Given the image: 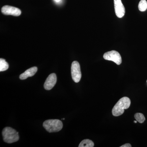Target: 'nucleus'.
Segmentation results:
<instances>
[{
    "label": "nucleus",
    "mask_w": 147,
    "mask_h": 147,
    "mask_svg": "<svg viewBox=\"0 0 147 147\" xmlns=\"http://www.w3.org/2000/svg\"><path fill=\"white\" fill-rule=\"evenodd\" d=\"M71 75L72 79L75 83H79L82 78V73L80 64L77 61H74L71 65Z\"/></svg>",
    "instance_id": "20e7f679"
},
{
    "label": "nucleus",
    "mask_w": 147,
    "mask_h": 147,
    "mask_svg": "<svg viewBox=\"0 0 147 147\" xmlns=\"http://www.w3.org/2000/svg\"><path fill=\"white\" fill-rule=\"evenodd\" d=\"M9 68L8 63L4 59H0V71H3L7 70Z\"/></svg>",
    "instance_id": "9b49d317"
},
{
    "label": "nucleus",
    "mask_w": 147,
    "mask_h": 147,
    "mask_svg": "<svg viewBox=\"0 0 147 147\" xmlns=\"http://www.w3.org/2000/svg\"><path fill=\"white\" fill-rule=\"evenodd\" d=\"M4 141L8 144H11L17 142L19 140L18 132L10 127H6L2 131Z\"/></svg>",
    "instance_id": "f03ea898"
},
{
    "label": "nucleus",
    "mask_w": 147,
    "mask_h": 147,
    "mask_svg": "<svg viewBox=\"0 0 147 147\" xmlns=\"http://www.w3.org/2000/svg\"><path fill=\"white\" fill-rule=\"evenodd\" d=\"M115 12L118 18H121L124 16L125 8L121 0H114Z\"/></svg>",
    "instance_id": "0eeeda50"
},
{
    "label": "nucleus",
    "mask_w": 147,
    "mask_h": 147,
    "mask_svg": "<svg viewBox=\"0 0 147 147\" xmlns=\"http://www.w3.org/2000/svg\"><path fill=\"white\" fill-rule=\"evenodd\" d=\"M1 12L4 15L15 16H20L21 13L19 9L9 5L4 6L1 9Z\"/></svg>",
    "instance_id": "423d86ee"
},
{
    "label": "nucleus",
    "mask_w": 147,
    "mask_h": 147,
    "mask_svg": "<svg viewBox=\"0 0 147 147\" xmlns=\"http://www.w3.org/2000/svg\"><path fill=\"white\" fill-rule=\"evenodd\" d=\"M134 123H137V121H134Z\"/></svg>",
    "instance_id": "dca6fc26"
},
{
    "label": "nucleus",
    "mask_w": 147,
    "mask_h": 147,
    "mask_svg": "<svg viewBox=\"0 0 147 147\" xmlns=\"http://www.w3.org/2000/svg\"></svg>",
    "instance_id": "f3484780"
},
{
    "label": "nucleus",
    "mask_w": 147,
    "mask_h": 147,
    "mask_svg": "<svg viewBox=\"0 0 147 147\" xmlns=\"http://www.w3.org/2000/svg\"><path fill=\"white\" fill-rule=\"evenodd\" d=\"M139 9L141 11H144L147 9V2L146 0H141L138 5Z\"/></svg>",
    "instance_id": "f8f14e48"
},
{
    "label": "nucleus",
    "mask_w": 147,
    "mask_h": 147,
    "mask_svg": "<svg viewBox=\"0 0 147 147\" xmlns=\"http://www.w3.org/2000/svg\"><path fill=\"white\" fill-rule=\"evenodd\" d=\"M55 1H56L59 2V1H60V0H55Z\"/></svg>",
    "instance_id": "2eb2a0df"
},
{
    "label": "nucleus",
    "mask_w": 147,
    "mask_h": 147,
    "mask_svg": "<svg viewBox=\"0 0 147 147\" xmlns=\"http://www.w3.org/2000/svg\"><path fill=\"white\" fill-rule=\"evenodd\" d=\"M131 104L130 99L127 97L121 98L117 102L112 110V114L115 117H118L122 115L124 110L128 109Z\"/></svg>",
    "instance_id": "f257e3e1"
},
{
    "label": "nucleus",
    "mask_w": 147,
    "mask_h": 147,
    "mask_svg": "<svg viewBox=\"0 0 147 147\" xmlns=\"http://www.w3.org/2000/svg\"><path fill=\"white\" fill-rule=\"evenodd\" d=\"M131 144H125L122 145V146H121L120 147H131Z\"/></svg>",
    "instance_id": "4468645a"
},
{
    "label": "nucleus",
    "mask_w": 147,
    "mask_h": 147,
    "mask_svg": "<svg viewBox=\"0 0 147 147\" xmlns=\"http://www.w3.org/2000/svg\"><path fill=\"white\" fill-rule=\"evenodd\" d=\"M37 70L38 68L36 67H33L31 68H29L24 73L21 74L19 76V78L21 80H24L27 79L28 77H32L35 75Z\"/></svg>",
    "instance_id": "1a4fd4ad"
},
{
    "label": "nucleus",
    "mask_w": 147,
    "mask_h": 147,
    "mask_svg": "<svg viewBox=\"0 0 147 147\" xmlns=\"http://www.w3.org/2000/svg\"><path fill=\"white\" fill-rule=\"evenodd\" d=\"M57 82V77L56 74L55 73L51 74L47 77L44 83V88L47 90L52 89L55 86Z\"/></svg>",
    "instance_id": "6e6552de"
},
{
    "label": "nucleus",
    "mask_w": 147,
    "mask_h": 147,
    "mask_svg": "<svg viewBox=\"0 0 147 147\" xmlns=\"http://www.w3.org/2000/svg\"><path fill=\"white\" fill-rule=\"evenodd\" d=\"M94 142L90 139H86L83 140L79 145V147H93Z\"/></svg>",
    "instance_id": "9d476101"
},
{
    "label": "nucleus",
    "mask_w": 147,
    "mask_h": 147,
    "mask_svg": "<svg viewBox=\"0 0 147 147\" xmlns=\"http://www.w3.org/2000/svg\"><path fill=\"white\" fill-rule=\"evenodd\" d=\"M103 58L105 60L114 62L118 65H119L122 63V59L118 52L115 50H112L105 53L103 55Z\"/></svg>",
    "instance_id": "39448f33"
},
{
    "label": "nucleus",
    "mask_w": 147,
    "mask_h": 147,
    "mask_svg": "<svg viewBox=\"0 0 147 147\" xmlns=\"http://www.w3.org/2000/svg\"><path fill=\"white\" fill-rule=\"evenodd\" d=\"M134 118L136 119L137 121L140 123H143L145 121L144 116L143 114L141 113H137L134 115Z\"/></svg>",
    "instance_id": "ddd939ff"
},
{
    "label": "nucleus",
    "mask_w": 147,
    "mask_h": 147,
    "mask_svg": "<svg viewBox=\"0 0 147 147\" xmlns=\"http://www.w3.org/2000/svg\"><path fill=\"white\" fill-rule=\"evenodd\" d=\"M43 126L49 132H56L60 131L63 128V124L59 120L50 119L44 122Z\"/></svg>",
    "instance_id": "7ed1b4c3"
}]
</instances>
